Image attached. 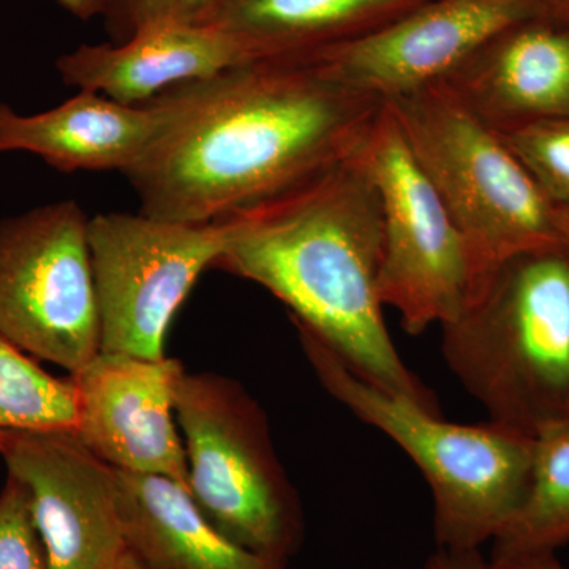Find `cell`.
<instances>
[{
	"label": "cell",
	"mask_w": 569,
	"mask_h": 569,
	"mask_svg": "<svg viewBox=\"0 0 569 569\" xmlns=\"http://www.w3.org/2000/svg\"><path fill=\"white\" fill-rule=\"evenodd\" d=\"M560 209V224L561 233H563V241L569 247V204L561 206Z\"/></svg>",
	"instance_id": "cell-27"
},
{
	"label": "cell",
	"mask_w": 569,
	"mask_h": 569,
	"mask_svg": "<svg viewBox=\"0 0 569 569\" xmlns=\"http://www.w3.org/2000/svg\"><path fill=\"white\" fill-rule=\"evenodd\" d=\"M426 0H219L206 24L254 59H310L361 39Z\"/></svg>",
	"instance_id": "cell-17"
},
{
	"label": "cell",
	"mask_w": 569,
	"mask_h": 569,
	"mask_svg": "<svg viewBox=\"0 0 569 569\" xmlns=\"http://www.w3.org/2000/svg\"><path fill=\"white\" fill-rule=\"evenodd\" d=\"M254 59L239 41L206 22H160L119 43L81 44L58 59L66 84L144 104L178 86L208 80Z\"/></svg>",
	"instance_id": "cell-13"
},
{
	"label": "cell",
	"mask_w": 569,
	"mask_h": 569,
	"mask_svg": "<svg viewBox=\"0 0 569 569\" xmlns=\"http://www.w3.org/2000/svg\"><path fill=\"white\" fill-rule=\"evenodd\" d=\"M116 471L127 549L149 569H287L224 537L174 479Z\"/></svg>",
	"instance_id": "cell-16"
},
{
	"label": "cell",
	"mask_w": 569,
	"mask_h": 569,
	"mask_svg": "<svg viewBox=\"0 0 569 569\" xmlns=\"http://www.w3.org/2000/svg\"><path fill=\"white\" fill-rule=\"evenodd\" d=\"M116 569H149L140 559L133 556L130 550H127L126 556L121 560V563L118 565Z\"/></svg>",
	"instance_id": "cell-26"
},
{
	"label": "cell",
	"mask_w": 569,
	"mask_h": 569,
	"mask_svg": "<svg viewBox=\"0 0 569 569\" xmlns=\"http://www.w3.org/2000/svg\"><path fill=\"white\" fill-rule=\"evenodd\" d=\"M492 556L556 553L569 542V415L533 436L529 488Z\"/></svg>",
	"instance_id": "cell-18"
},
{
	"label": "cell",
	"mask_w": 569,
	"mask_h": 569,
	"mask_svg": "<svg viewBox=\"0 0 569 569\" xmlns=\"http://www.w3.org/2000/svg\"><path fill=\"white\" fill-rule=\"evenodd\" d=\"M441 351L489 421L533 437L569 415V247L505 261L441 326Z\"/></svg>",
	"instance_id": "cell-3"
},
{
	"label": "cell",
	"mask_w": 569,
	"mask_h": 569,
	"mask_svg": "<svg viewBox=\"0 0 569 569\" xmlns=\"http://www.w3.org/2000/svg\"><path fill=\"white\" fill-rule=\"evenodd\" d=\"M167 119L126 173L140 212L233 219L353 156L385 102L313 59H260L162 93Z\"/></svg>",
	"instance_id": "cell-1"
},
{
	"label": "cell",
	"mask_w": 569,
	"mask_h": 569,
	"mask_svg": "<svg viewBox=\"0 0 569 569\" xmlns=\"http://www.w3.org/2000/svg\"><path fill=\"white\" fill-rule=\"evenodd\" d=\"M7 473L28 490L51 569H116L127 553L118 471L74 430H14L3 437Z\"/></svg>",
	"instance_id": "cell-10"
},
{
	"label": "cell",
	"mask_w": 569,
	"mask_h": 569,
	"mask_svg": "<svg viewBox=\"0 0 569 569\" xmlns=\"http://www.w3.org/2000/svg\"><path fill=\"white\" fill-rule=\"evenodd\" d=\"M530 14L527 0H426L383 28L310 59L353 91L389 102L447 80Z\"/></svg>",
	"instance_id": "cell-11"
},
{
	"label": "cell",
	"mask_w": 569,
	"mask_h": 569,
	"mask_svg": "<svg viewBox=\"0 0 569 569\" xmlns=\"http://www.w3.org/2000/svg\"><path fill=\"white\" fill-rule=\"evenodd\" d=\"M183 372L182 362L167 356L99 351L70 373L78 397L74 432L116 470L171 478L189 489V462L174 408Z\"/></svg>",
	"instance_id": "cell-12"
},
{
	"label": "cell",
	"mask_w": 569,
	"mask_h": 569,
	"mask_svg": "<svg viewBox=\"0 0 569 569\" xmlns=\"http://www.w3.org/2000/svg\"><path fill=\"white\" fill-rule=\"evenodd\" d=\"M295 326L326 391L421 470L433 497L438 549L479 550L507 529L529 488L533 437L490 421H445L440 411L358 376L309 329Z\"/></svg>",
	"instance_id": "cell-4"
},
{
	"label": "cell",
	"mask_w": 569,
	"mask_h": 569,
	"mask_svg": "<svg viewBox=\"0 0 569 569\" xmlns=\"http://www.w3.org/2000/svg\"><path fill=\"white\" fill-rule=\"evenodd\" d=\"M167 112L163 96L144 104H126L93 91H80L37 114H20L0 103V153H33L62 173L126 174L151 148Z\"/></svg>",
	"instance_id": "cell-14"
},
{
	"label": "cell",
	"mask_w": 569,
	"mask_h": 569,
	"mask_svg": "<svg viewBox=\"0 0 569 569\" xmlns=\"http://www.w3.org/2000/svg\"><path fill=\"white\" fill-rule=\"evenodd\" d=\"M512 26L443 80L492 129L569 114V33Z\"/></svg>",
	"instance_id": "cell-15"
},
{
	"label": "cell",
	"mask_w": 569,
	"mask_h": 569,
	"mask_svg": "<svg viewBox=\"0 0 569 569\" xmlns=\"http://www.w3.org/2000/svg\"><path fill=\"white\" fill-rule=\"evenodd\" d=\"M219 0H107L104 17L116 43L160 22H206Z\"/></svg>",
	"instance_id": "cell-22"
},
{
	"label": "cell",
	"mask_w": 569,
	"mask_h": 569,
	"mask_svg": "<svg viewBox=\"0 0 569 569\" xmlns=\"http://www.w3.org/2000/svg\"><path fill=\"white\" fill-rule=\"evenodd\" d=\"M425 569H490L479 550L438 549Z\"/></svg>",
	"instance_id": "cell-23"
},
{
	"label": "cell",
	"mask_w": 569,
	"mask_h": 569,
	"mask_svg": "<svg viewBox=\"0 0 569 569\" xmlns=\"http://www.w3.org/2000/svg\"><path fill=\"white\" fill-rule=\"evenodd\" d=\"M383 209L380 298L410 335L458 317L471 291L466 242L387 102L356 148Z\"/></svg>",
	"instance_id": "cell-8"
},
{
	"label": "cell",
	"mask_w": 569,
	"mask_h": 569,
	"mask_svg": "<svg viewBox=\"0 0 569 569\" xmlns=\"http://www.w3.org/2000/svg\"><path fill=\"white\" fill-rule=\"evenodd\" d=\"M174 408L189 490L206 518L236 545L287 567L305 541V511L263 408L239 381L187 370Z\"/></svg>",
	"instance_id": "cell-6"
},
{
	"label": "cell",
	"mask_w": 569,
	"mask_h": 569,
	"mask_svg": "<svg viewBox=\"0 0 569 569\" xmlns=\"http://www.w3.org/2000/svg\"><path fill=\"white\" fill-rule=\"evenodd\" d=\"M238 217L181 223L146 213H97L89 247L100 351L164 358V340L179 307L206 269L233 241Z\"/></svg>",
	"instance_id": "cell-7"
},
{
	"label": "cell",
	"mask_w": 569,
	"mask_h": 569,
	"mask_svg": "<svg viewBox=\"0 0 569 569\" xmlns=\"http://www.w3.org/2000/svg\"><path fill=\"white\" fill-rule=\"evenodd\" d=\"M387 103L462 234L470 296L505 261L567 246L560 209L539 190L497 130L479 119L447 82H433Z\"/></svg>",
	"instance_id": "cell-5"
},
{
	"label": "cell",
	"mask_w": 569,
	"mask_h": 569,
	"mask_svg": "<svg viewBox=\"0 0 569 569\" xmlns=\"http://www.w3.org/2000/svg\"><path fill=\"white\" fill-rule=\"evenodd\" d=\"M59 3L80 20H92L107 9V0H58Z\"/></svg>",
	"instance_id": "cell-25"
},
{
	"label": "cell",
	"mask_w": 569,
	"mask_h": 569,
	"mask_svg": "<svg viewBox=\"0 0 569 569\" xmlns=\"http://www.w3.org/2000/svg\"><path fill=\"white\" fill-rule=\"evenodd\" d=\"M238 217L216 268L260 284L370 383L438 410L389 336L380 298L383 209L353 156Z\"/></svg>",
	"instance_id": "cell-2"
},
{
	"label": "cell",
	"mask_w": 569,
	"mask_h": 569,
	"mask_svg": "<svg viewBox=\"0 0 569 569\" xmlns=\"http://www.w3.org/2000/svg\"><path fill=\"white\" fill-rule=\"evenodd\" d=\"M89 220L67 200L0 222V335L69 373L100 351Z\"/></svg>",
	"instance_id": "cell-9"
},
{
	"label": "cell",
	"mask_w": 569,
	"mask_h": 569,
	"mask_svg": "<svg viewBox=\"0 0 569 569\" xmlns=\"http://www.w3.org/2000/svg\"><path fill=\"white\" fill-rule=\"evenodd\" d=\"M77 426L78 397L71 377L51 376L0 335V447L14 430H77Z\"/></svg>",
	"instance_id": "cell-19"
},
{
	"label": "cell",
	"mask_w": 569,
	"mask_h": 569,
	"mask_svg": "<svg viewBox=\"0 0 569 569\" xmlns=\"http://www.w3.org/2000/svg\"><path fill=\"white\" fill-rule=\"evenodd\" d=\"M0 569H51L28 490L9 473L0 490Z\"/></svg>",
	"instance_id": "cell-21"
},
{
	"label": "cell",
	"mask_w": 569,
	"mask_h": 569,
	"mask_svg": "<svg viewBox=\"0 0 569 569\" xmlns=\"http://www.w3.org/2000/svg\"><path fill=\"white\" fill-rule=\"evenodd\" d=\"M490 569H565L556 553H527V556H492Z\"/></svg>",
	"instance_id": "cell-24"
},
{
	"label": "cell",
	"mask_w": 569,
	"mask_h": 569,
	"mask_svg": "<svg viewBox=\"0 0 569 569\" xmlns=\"http://www.w3.org/2000/svg\"><path fill=\"white\" fill-rule=\"evenodd\" d=\"M498 134L550 203L557 208L569 204V114L539 119Z\"/></svg>",
	"instance_id": "cell-20"
}]
</instances>
